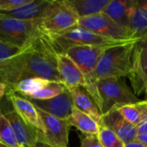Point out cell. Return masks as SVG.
I'll list each match as a JSON object with an SVG mask.
<instances>
[{
    "instance_id": "cell-2",
    "label": "cell",
    "mask_w": 147,
    "mask_h": 147,
    "mask_svg": "<svg viewBox=\"0 0 147 147\" xmlns=\"http://www.w3.org/2000/svg\"><path fill=\"white\" fill-rule=\"evenodd\" d=\"M107 49L102 47L76 46L70 47L65 53L76 63L82 71L85 79L84 88L93 97L99 109H101V99L97 87L96 68L103 53Z\"/></svg>"
},
{
    "instance_id": "cell-25",
    "label": "cell",
    "mask_w": 147,
    "mask_h": 147,
    "mask_svg": "<svg viewBox=\"0 0 147 147\" xmlns=\"http://www.w3.org/2000/svg\"><path fill=\"white\" fill-rule=\"evenodd\" d=\"M0 141L9 147H21L9 121L0 110Z\"/></svg>"
},
{
    "instance_id": "cell-27",
    "label": "cell",
    "mask_w": 147,
    "mask_h": 147,
    "mask_svg": "<svg viewBox=\"0 0 147 147\" xmlns=\"http://www.w3.org/2000/svg\"><path fill=\"white\" fill-rule=\"evenodd\" d=\"M21 51L20 48L9 45L0 40V61L12 57Z\"/></svg>"
},
{
    "instance_id": "cell-14",
    "label": "cell",
    "mask_w": 147,
    "mask_h": 147,
    "mask_svg": "<svg viewBox=\"0 0 147 147\" xmlns=\"http://www.w3.org/2000/svg\"><path fill=\"white\" fill-rule=\"evenodd\" d=\"M102 126L115 132L126 145L136 141L138 139L139 132L137 127L125 120L115 109L102 115Z\"/></svg>"
},
{
    "instance_id": "cell-1",
    "label": "cell",
    "mask_w": 147,
    "mask_h": 147,
    "mask_svg": "<svg viewBox=\"0 0 147 147\" xmlns=\"http://www.w3.org/2000/svg\"><path fill=\"white\" fill-rule=\"evenodd\" d=\"M57 54L49 37L42 34L16 54L0 61V81L8 87L31 78L60 83Z\"/></svg>"
},
{
    "instance_id": "cell-21",
    "label": "cell",
    "mask_w": 147,
    "mask_h": 147,
    "mask_svg": "<svg viewBox=\"0 0 147 147\" xmlns=\"http://www.w3.org/2000/svg\"><path fill=\"white\" fill-rule=\"evenodd\" d=\"M79 17L101 14L109 5L110 0H69Z\"/></svg>"
},
{
    "instance_id": "cell-30",
    "label": "cell",
    "mask_w": 147,
    "mask_h": 147,
    "mask_svg": "<svg viewBox=\"0 0 147 147\" xmlns=\"http://www.w3.org/2000/svg\"><path fill=\"white\" fill-rule=\"evenodd\" d=\"M8 89H9L8 85L6 84H4L3 82L0 81V100L3 99L6 96Z\"/></svg>"
},
{
    "instance_id": "cell-11",
    "label": "cell",
    "mask_w": 147,
    "mask_h": 147,
    "mask_svg": "<svg viewBox=\"0 0 147 147\" xmlns=\"http://www.w3.org/2000/svg\"><path fill=\"white\" fill-rule=\"evenodd\" d=\"M5 96L10 102L15 110L23 119V121L39 133L40 139V137L43 134L44 127L37 108L29 100L15 93L10 89H8Z\"/></svg>"
},
{
    "instance_id": "cell-17",
    "label": "cell",
    "mask_w": 147,
    "mask_h": 147,
    "mask_svg": "<svg viewBox=\"0 0 147 147\" xmlns=\"http://www.w3.org/2000/svg\"><path fill=\"white\" fill-rule=\"evenodd\" d=\"M75 108L94 119L99 127L102 126V114L96 102L84 87H75L68 90Z\"/></svg>"
},
{
    "instance_id": "cell-33",
    "label": "cell",
    "mask_w": 147,
    "mask_h": 147,
    "mask_svg": "<svg viewBox=\"0 0 147 147\" xmlns=\"http://www.w3.org/2000/svg\"><path fill=\"white\" fill-rule=\"evenodd\" d=\"M32 147H53V146H50V145H48V144H47V143H45V142H42V141L38 140V141H36V142L34 143V145Z\"/></svg>"
},
{
    "instance_id": "cell-26",
    "label": "cell",
    "mask_w": 147,
    "mask_h": 147,
    "mask_svg": "<svg viewBox=\"0 0 147 147\" xmlns=\"http://www.w3.org/2000/svg\"><path fill=\"white\" fill-rule=\"evenodd\" d=\"M99 141L102 147H125L126 144L110 128L102 126L97 134Z\"/></svg>"
},
{
    "instance_id": "cell-20",
    "label": "cell",
    "mask_w": 147,
    "mask_h": 147,
    "mask_svg": "<svg viewBox=\"0 0 147 147\" xmlns=\"http://www.w3.org/2000/svg\"><path fill=\"white\" fill-rule=\"evenodd\" d=\"M71 126L75 127L83 134L97 135L100 127L97 122L88 115L83 113L77 108H73L71 115L68 119Z\"/></svg>"
},
{
    "instance_id": "cell-31",
    "label": "cell",
    "mask_w": 147,
    "mask_h": 147,
    "mask_svg": "<svg viewBox=\"0 0 147 147\" xmlns=\"http://www.w3.org/2000/svg\"><path fill=\"white\" fill-rule=\"evenodd\" d=\"M125 147H147V146L143 144L142 142H140V141L136 140V141L131 142L129 144H127Z\"/></svg>"
},
{
    "instance_id": "cell-5",
    "label": "cell",
    "mask_w": 147,
    "mask_h": 147,
    "mask_svg": "<svg viewBox=\"0 0 147 147\" xmlns=\"http://www.w3.org/2000/svg\"><path fill=\"white\" fill-rule=\"evenodd\" d=\"M79 18L69 0H52L45 17L40 21V28L45 34L52 37L78 26Z\"/></svg>"
},
{
    "instance_id": "cell-35",
    "label": "cell",
    "mask_w": 147,
    "mask_h": 147,
    "mask_svg": "<svg viewBox=\"0 0 147 147\" xmlns=\"http://www.w3.org/2000/svg\"><path fill=\"white\" fill-rule=\"evenodd\" d=\"M21 147H30V146H21Z\"/></svg>"
},
{
    "instance_id": "cell-34",
    "label": "cell",
    "mask_w": 147,
    "mask_h": 147,
    "mask_svg": "<svg viewBox=\"0 0 147 147\" xmlns=\"http://www.w3.org/2000/svg\"><path fill=\"white\" fill-rule=\"evenodd\" d=\"M0 147H9V146H7L6 145H4L3 142H1V141H0Z\"/></svg>"
},
{
    "instance_id": "cell-18",
    "label": "cell",
    "mask_w": 147,
    "mask_h": 147,
    "mask_svg": "<svg viewBox=\"0 0 147 147\" xmlns=\"http://www.w3.org/2000/svg\"><path fill=\"white\" fill-rule=\"evenodd\" d=\"M135 0H113L102 12L122 28L128 29Z\"/></svg>"
},
{
    "instance_id": "cell-19",
    "label": "cell",
    "mask_w": 147,
    "mask_h": 147,
    "mask_svg": "<svg viewBox=\"0 0 147 147\" xmlns=\"http://www.w3.org/2000/svg\"><path fill=\"white\" fill-rule=\"evenodd\" d=\"M129 31L134 40H139L147 34V0H135Z\"/></svg>"
},
{
    "instance_id": "cell-32",
    "label": "cell",
    "mask_w": 147,
    "mask_h": 147,
    "mask_svg": "<svg viewBox=\"0 0 147 147\" xmlns=\"http://www.w3.org/2000/svg\"><path fill=\"white\" fill-rule=\"evenodd\" d=\"M137 140L140 141V142H142L143 144H145V145H146L147 146V134H139Z\"/></svg>"
},
{
    "instance_id": "cell-24",
    "label": "cell",
    "mask_w": 147,
    "mask_h": 147,
    "mask_svg": "<svg viewBox=\"0 0 147 147\" xmlns=\"http://www.w3.org/2000/svg\"><path fill=\"white\" fill-rule=\"evenodd\" d=\"M65 90L66 88L61 83L56 81H49L45 87H43L39 91L34 93L29 97H27V99L46 100L60 95Z\"/></svg>"
},
{
    "instance_id": "cell-7",
    "label": "cell",
    "mask_w": 147,
    "mask_h": 147,
    "mask_svg": "<svg viewBox=\"0 0 147 147\" xmlns=\"http://www.w3.org/2000/svg\"><path fill=\"white\" fill-rule=\"evenodd\" d=\"M101 99V112L103 115L111 109L127 104L139 103V99L134 90L121 78L101 79L97 83Z\"/></svg>"
},
{
    "instance_id": "cell-6",
    "label": "cell",
    "mask_w": 147,
    "mask_h": 147,
    "mask_svg": "<svg viewBox=\"0 0 147 147\" xmlns=\"http://www.w3.org/2000/svg\"><path fill=\"white\" fill-rule=\"evenodd\" d=\"M42 34L40 22L20 20L0 14V40L9 45L22 49Z\"/></svg>"
},
{
    "instance_id": "cell-12",
    "label": "cell",
    "mask_w": 147,
    "mask_h": 147,
    "mask_svg": "<svg viewBox=\"0 0 147 147\" xmlns=\"http://www.w3.org/2000/svg\"><path fill=\"white\" fill-rule=\"evenodd\" d=\"M29 100L37 109L63 120H68L74 108L70 91L66 89L60 95L46 100Z\"/></svg>"
},
{
    "instance_id": "cell-15",
    "label": "cell",
    "mask_w": 147,
    "mask_h": 147,
    "mask_svg": "<svg viewBox=\"0 0 147 147\" xmlns=\"http://www.w3.org/2000/svg\"><path fill=\"white\" fill-rule=\"evenodd\" d=\"M57 65L60 83L67 90L85 86V79L82 71L68 55L58 53Z\"/></svg>"
},
{
    "instance_id": "cell-4",
    "label": "cell",
    "mask_w": 147,
    "mask_h": 147,
    "mask_svg": "<svg viewBox=\"0 0 147 147\" xmlns=\"http://www.w3.org/2000/svg\"><path fill=\"white\" fill-rule=\"evenodd\" d=\"M136 41L109 47L103 53L96 68V78L98 81L129 76L131 57Z\"/></svg>"
},
{
    "instance_id": "cell-36",
    "label": "cell",
    "mask_w": 147,
    "mask_h": 147,
    "mask_svg": "<svg viewBox=\"0 0 147 147\" xmlns=\"http://www.w3.org/2000/svg\"><path fill=\"white\" fill-rule=\"evenodd\" d=\"M146 94H147V89H146Z\"/></svg>"
},
{
    "instance_id": "cell-9",
    "label": "cell",
    "mask_w": 147,
    "mask_h": 147,
    "mask_svg": "<svg viewBox=\"0 0 147 147\" xmlns=\"http://www.w3.org/2000/svg\"><path fill=\"white\" fill-rule=\"evenodd\" d=\"M78 26L86 28L102 37L116 40H134L128 29H126L114 22L111 18L103 13L80 17Z\"/></svg>"
},
{
    "instance_id": "cell-13",
    "label": "cell",
    "mask_w": 147,
    "mask_h": 147,
    "mask_svg": "<svg viewBox=\"0 0 147 147\" xmlns=\"http://www.w3.org/2000/svg\"><path fill=\"white\" fill-rule=\"evenodd\" d=\"M0 110L5 115L12 127L20 146H28L32 147L36 141H38L40 135L39 133L23 121V119L15 110L12 104L10 105V108L4 107L3 109H0Z\"/></svg>"
},
{
    "instance_id": "cell-8",
    "label": "cell",
    "mask_w": 147,
    "mask_h": 147,
    "mask_svg": "<svg viewBox=\"0 0 147 147\" xmlns=\"http://www.w3.org/2000/svg\"><path fill=\"white\" fill-rule=\"evenodd\" d=\"M128 78L135 95H140L147 89V34L137 40L134 45Z\"/></svg>"
},
{
    "instance_id": "cell-16",
    "label": "cell",
    "mask_w": 147,
    "mask_h": 147,
    "mask_svg": "<svg viewBox=\"0 0 147 147\" xmlns=\"http://www.w3.org/2000/svg\"><path fill=\"white\" fill-rule=\"evenodd\" d=\"M52 0H30L28 3L9 11H2L1 15L25 21H41L50 5Z\"/></svg>"
},
{
    "instance_id": "cell-23",
    "label": "cell",
    "mask_w": 147,
    "mask_h": 147,
    "mask_svg": "<svg viewBox=\"0 0 147 147\" xmlns=\"http://www.w3.org/2000/svg\"><path fill=\"white\" fill-rule=\"evenodd\" d=\"M49 81L50 80L40 78H31L24 79L15 85L9 87V89H10L15 93L27 98L45 87Z\"/></svg>"
},
{
    "instance_id": "cell-3",
    "label": "cell",
    "mask_w": 147,
    "mask_h": 147,
    "mask_svg": "<svg viewBox=\"0 0 147 147\" xmlns=\"http://www.w3.org/2000/svg\"><path fill=\"white\" fill-rule=\"evenodd\" d=\"M49 39L58 53H65L67 49L76 46H91L109 48L137 40H116L105 38L80 26H76L60 34L49 37Z\"/></svg>"
},
{
    "instance_id": "cell-10",
    "label": "cell",
    "mask_w": 147,
    "mask_h": 147,
    "mask_svg": "<svg viewBox=\"0 0 147 147\" xmlns=\"http://www.w3.org/2000/svg\"><path fill=\"white\" fill-rule=\"evenodd\" d=\"M37 109L44 127L43 134L39 140L53 147H68L71 127L68 120L59 119L39 109Z\"/></svg>"
},
{
    "instance_id": "cell-28",
    "label": "cell",
    "mask_w": 147,
    "mask_h": 147,
    "mask_svg": "<svg viewBox=\"0 0 147 147\" xmlns=\"http://www.w3.org/2000/svg\"><path fill=\"white\" fill-rule=\"evenodd\" d=\"M30 0H0V12L16 9L28 3Z\"/></svg>"
},
{
    "instance_id": "cell-22",
    "label": "cell",
    "mask_w": 147,
    "mask_h": 147,
    "mask_svg": "<svg viewBox=\"0 0 147 147\" xmlns=\"http://www.w3.org/2000/svg\"><path fill=\"white\" fill-rule=\"evenodd\" d=\"M115 109L123 116L125 120L137 127L147 115V100L141 101L135 104L123 105L115 108Z\"/></svg>"
},
{
    "instance_id": "cell-29",
    "label": "cell",
    "mask_w": 147,
    "mask_h": 147,
    "mask_svg": "<svg viewBox=\"0 0 147 147\" xmlns=\"http://www.w3.org/2000/svg\"><path fill=\"white\" fill-rule=\"evenodd\" d=\"M80 147H102L97 135L82 134L80 136Z\"/></svg>"
}]
</instances>
